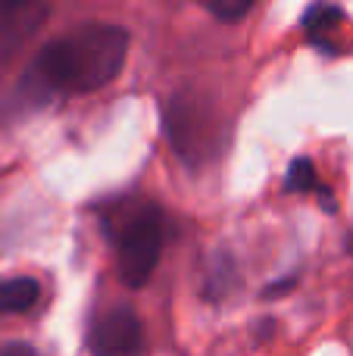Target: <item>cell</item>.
Listing matches in <instances>:
<instances>
[{
	"mask_svg": "<svg viewBox=\"0 0 353 356\" xmlns=\"http://www.w3.org/2000/svg\"><path fill=\"white\" fill-rule=\"evenodd\" d=\"M129 56V31L110 22H91L38 54L25 85L41 94H91L110 85Z\"/></svg>",
	"mask_w": 353,
	"mask_h": 356,
	"instance_id": "obj_1",
	"label": "cell"
},
{
	"mask_svg": "<svg viewBox=\"0 0 353 356\" xmlns=\"http://www.w3.org/2000/svg\"><path fill=\"white\" fill-rule=\"evenodd\" d=\"M113 241H116V263L122 282L129 288H141L160 263L163 241H166L163 213L154 203H138L125 209V216L113 225Z\"/></svg>",
	"mask_w": 353,
	"mask_h": 356,
	"instance_id": "obj_2",
	"label": "cell"
},
{
	"mask_svg": "<svg viewBox=\"0 0 353 356\" xmlns=\"http://www.w3.org/2000/svg\"><path fill=\"white\" fill-rule=\"evenodd\" d=\"M166 131H169V138H172L175 154L185 156L188 163L206 160V156L213 154V147H216V141H213L216 122H213L210 110L191 97H175L172 104H169Z\"/></svg>",
	"mask_w": 353,
	"mask_h": 356,
	"instance_id": "obj_3",
	"label": "cell"
},
{
	"mask_svg": "<svg viewBox=\"0 0 353 356\" xmlns=\"http://www.w3.org/2000/svg\"><path fill=\"white\" fill-rule=\"evenodd\" d=\"M88 347L94 356H141V322L131 309H110L94 322L91 334H88Z\"/></svg>",
	"mask_w": 353,
	"mask_h": 356,
	"instance_id": "obj_4",
	"label": "cell"
},
{
	"mask_svg": "<svg viewBox=\"0 0 353 356\" xmlns=\"http://www.w3.org/2000/svg\"><path fill=\"white\" fill-rule=\"evenodd\" d=\"M50 16L47 3H3L0 6V66L35 38Z\"/></svg>",
	"mask_w": 353,
	"mask_h": 356,
	"instance_id": "obj_5",
	"label": "cell"
},
{
	"mask_svg": "<svg viewBox=\"0 0 353 356\" xmlns=\"http://www.w3.org/2000/svg\"><path fill=\"white\" fill-rule=\"evenodd\" d=\"M41 284L28 275H13V278H0V316H16L25 313L38 303Z\"/></svg>",
	"mask_w": 353,
	"mask_h": 356,
	"instance_id": "obj_6",
	"label": "cell"
},
{
	"mask_svg": "<svg viewBox=\"0 0 353 356\" xmlns=\"http://www.w3.org/2000/svg\"><path fill=\"white\" fill-rule=\"evenodd\" d=\"M285 191H291V194H310V191H319V194L325 197V207L331 209V197L329 191L319 184L316 178V166H313L306 156H300V160L291 163V169H288V178H285Z\"/></svg>",
	"mask_w": 353,
	"mask_h": 356,
	"instance_id": "obj_7",
	"label": "cell"
},
{
	"mask_svg": "<svg viewBox=\"0 0 353 356\" xmlns=\"http://www.w3.org/2000/svg\"><path fill=\"white\" fill-rule=\"evenodd\" d=\"M344 19V13L338 6H310L304 16V31L310 35V41H322V35H329L331 29H338V22Z\"/></svg>",
	"mask_w": 353,
	"mask_h": 356,
	"instance_id": "obj_8",
	"label": "cell"
},
{
	"mask_svg": "<svg viewBox=\"0 0 353 356\" xmlns=\"http://www.w3.org/2000/svg\"><path fill=\"white\" fill-rule=\"evenodd\" d=\"M250 6H254L250 0H206V10L222 22H235V19L247 16Z\"/></svg>",
	"mask_w": 353,
	"mask_h": 356,
	"instance_id": "obj_9",
	"label": "cell"
},
{
	"mask_svg": "<svg viewBox=\"0 0 353 356\" xmlns=\"http://www.w3.org/2000/svg\"><path fill=\"white\" fill-rule=\"evenodd\" d=\"M0 356H38V353L28 344H6L0 347Z\"/></svg>",
	"mask_w": 353,
	"mask_h": 356,
	"instance_id": "obj_10",
	"label": "cell"
},
{
	"mask_svg": "<svg viewBox=\"0 0 353 356\" xmlns=\"http://www.w3.org/2000/svg\"><path fill=\"white\" fill-rule=\"evenodd\" d=\"M294 284H297V278H288V282H275V284H269L266 288V297H275V294H285V291H291Z\"/></svg>",
	"mask_w": 353,
	"mask_h": 356,
	"instance_id": "obj_11",
	"label": "cell"
},
{
	"mask_svg": "<svg viewBox=\"0 0 353 356\" xmlns=\"http://www.w3.org/2000/svg\"><path fill=\"white\" fill-rule=\"evenodd\" d=\"M347 250L353 253V234H350V238H347Z\"/></svg>",
	"mask_w": 353,
	"mask_h": 356,
	"instance_id": "obj_12",
	"label": "cell"
}]
</instances>
